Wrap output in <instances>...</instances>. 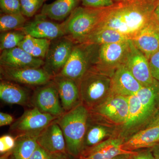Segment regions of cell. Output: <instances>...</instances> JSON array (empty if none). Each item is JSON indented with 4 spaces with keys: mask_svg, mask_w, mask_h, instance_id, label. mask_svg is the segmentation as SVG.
<instances>
[{
    "mask_svg": "<svg viewBox=\"0 0 159 159\" xmlns=\"http://www.w3.org/2000/svg\"><path fill=\"white\" fill-rule=\"evenodd\" d=\"M134 155L135 154H124L117 156L112 159H133Z\"/></svg>",
    "mask_w": 159,
    "mask_h": 159,
    "instance_id": "f35d334b",
    "label": "cell"
},
{
    "mask_svg": "<svg viewBox=\"0 0 159 159\" xmlns=\"http://www.w3.org/2000/svg\"><path fill=\"white\" fill-rule=\"evenodd\" d=\"M89 112V118L92 120L119 128L126 122L128 118V98L111 95Z\"/></svg>",
    "mask_w": 159,
    "mask_h": 159,
    "instance_id": "5b68a950",
    "label": "cell"
},
{
    "mask_svg": "<svg viewBox=\"0 0 159 159\" xmlns=\"http://www.w3.org/2000/svg\"><path fill=\"white\" fill-rule=\"evenodd\" d=\"M129 39L127 36L114 29H103L94 32L81 43L100 45L127 41Z\"/></svg>",
    "mask_w": 159,
    "mask_h": 159,
    "instance_id": "cb8c5ba5",
    "label": "cell"
},
{
    "mask_svg": "<svg viewBox=\"0 0 159 159\" xmlns=\"http://www.w3.org/2000/svg\"><path fill=\"white\" fill-rule=\"evenodd\" d=\"M44 2H45L46 1H47V0H43Z\"/></svg>",
    "mask_w": 159,
    "mask_h": 159,
    "instance_id": "7bdbcfd3",
    "label": "cell"
},
{
    "mask_svg": "<svg viewBox=\"0 0 159 159\" xmlns=\"http://www.w3.org/2000/svg\"><path fill=\"white\" fill-rule=\"evenodd\" d=\"M37 142L39 146L49 153H67L64 136L55 120L39 134Z\"/></svg>",
    "mask_w": 159,
    "mask_h": 159,
    "instance_id": "d6986e66",
    "label": "cell"
},
{
    "mask_svg": "<svg viewBox=\"0 0 159 159\" xmlns=\"http://www.w3.org/2000/svg\"><path fill=\"white\" fill-rule=\"evenodd\" d=\"M89 115L88 109L81 103L55 120L64 136L67 152L71 156H80L83 152Z\"/></svg>",
    "mask_w": 159,
    "mask_h": 159,
    "instance_id": "7a4b0ae2",
    "label": "cell"
},
{
    "mask_svg": "<svg viewBox=\"0 0 159 159\" xmlns=\"http://www.w3.org/2000/svg\"><path fill=\"white\" fill-rule=\"evenodd\" d=\"M80 0H56L51 4H45L40 14L55 20H62L69 17L77 8Z\"/></svg>",
    "mask_w": 159,
    "mask_h": 159,
    "instance_id": "603a6c76",
    "label": "cell"
},
{
    "mask_svg": "<svg viewBox=\"0 0 159 159\" xmlns=\"http://www.w3.org/2000/svg\"><path fill=\"white\" fill-rule=\"evenodd\" d=\"M116 1H118V2H120V1H123V0H116Z\"/></svg>",
    "mask_w": 159,
    "mask_h": 159,
    "instance_id": "b9f144b4",
    "label": "cell"
},
{
    "mask_svg": "<svg viewBox=\"0 0 159 159\" xmlns=\"http://www.w3.org/2000/svg\"><path fill=\"white\" fill-rule=\"evenodd\" d=\"M131 40L148 59L159 50V27L156 21L148 24Z\"/></svg>",
    "mask_w": 159,
    "mask_h": 159,
    "instance_id": "ffe728a7",
    "label": "cell"
},
{
    "mask_svg": "<svg viewBox=\"0 0 159 159\" xmlns=\"http://www.w3.org/2000/svg\"><path fill=\"white\" fill-rule=\"evenodd\" d=\"M159 2L157 0H123L115 3L106 8L102 21L94 32L112 29L131 39L148 24L156 21L154 10Z\"/></svg>",
    "mask_w": 159,
    "mask_h": 159,
    "instance_id": "6da1fadb",
    "label": "cell"
},
{
    "mask_svg": "<svg viewBox=\"0 0 159 159\" xmlns=\"http://www.w3.org/2000/svg\"><path fill=\"white\" fill-rule=\"evenodd\" d=\"M51 44L50 40L36 38L26 35L18 47L33 57L43 59L45 58Z\"/></svg>",
    "mask_w": 159,
    "mask_h": 159,
    "instance_id": "d4e9b609",
    "label": "cell"
},
{
    "mask_svg": "<svg viewBox=\"0 0 159 159\" xmlns=\"http://www.w3.org/2000/svg\"><path fill=\"white\" fill-rule=\"evenodd\" d=\"M31 98L30 92L22 86L12 81L1 79L0 99L2 102L7 104L25 106L31 104Z\"/></svg>",
    "mask_w": 159,
    "mask_h": 159,
    "instance_id": "44dd1931",
    "label": "cell"
},
{
    "mask_svg": "<svg viewBox=\"0 0 159 159\" xmlns=\"http://www.w3.org/2000/svg\"><path fill=\"white\" fill-rule=\"evenodd\" d=\"M14 117L10 114L0 113V126L11 125L15 122Z\"/></svg>",
    "mask_w": 159,
    "mask_h": 159,
    "instance_id": "e575fe53",
    "label": "cell"
},
{
    "mask_svg": "<svg viewBox=\"0 0 159 159\" xmlns=\"http://www.w3.org/2000/svg\"><path fill=\"white\" fill-rule=\"evenodd\" d=\"M106 8L78 7L63 22L66 37L74 43H81L97 30Z\"/></svg>",
    "mask_w": 159,
    "mask_h": 159,
    "instance_id": "3957f363",
    "label": "cell"
},
{
    "mask_svg": "<svg viewBox=\"0 0 159 159\" xmlns=\"http://www.w3.org/2000/svg\"><path fill=\"white\" fill-rule=\"evenodd\" d=\"M123 65L143 86L151 85L155 81L152 75L148 58L131 39Z\"/></svg>",
    "mask_w": 159,
    "mask_h": 159,
    "instance_id": "7c38bea8",
    "label": "cell"
},
{
    "mask_svg": "<svg viewBox=\"0 0 159 159\" xmlns=\"http://www.w3.org/2000/svg\"><path fill=\"white\" fill-rule=\"evenodd\" d=\"M37 138L29 135L16 137V144L12 150L13 159H30L39 146Z\"/></svg>",
    "mask_w": 159,
    "mask_h": 159,
    "instance_id": "484cf974",
    "label": "cell"
},
{
    "mask_svg": "<svg viewBox=\"0 0 159 159\" xmlns=\"http://www.w3.org/2000/svg\"><path fill=\"white\" fill-rule=\"evenodd\" d=\"M124 140L118 136L111 137L98 145L84 151L82 159H112L121 154H136L137 152L123 150Z\"/></svg>",
    "mask_w": 159,
    "mask_h": 159,
    "instance_id": "9a60e30c",
    "label": "cell"
},
{
    "mask_svg": "<svg viewBox=\"0 0 159 159\" xmlns=\"http://www.w3.org/2000/svg\"><path fill=\"white\" fill-rule=\"evenodd\" d=\"M46 18L41 14L36 16L34 19L26 23L20 30L26 35L51 41L65 36L64 22L57 24L46 19Z\"/></svg>",
    "mask_w": 159,
    "mask_h": 159,
    "instance_id": "4fadbf2b",
    "label": "cell"
},
{
    "mask_svg": "<svg viewBox=\"0 0 159 159\" xmlns=\"http://www.w3.org/2000/svg\"><path fill=\"white\" fill-rule=\"evenodd\" d=\"M11 153H12V150L9 152H6L4 156L1 157L0 159H8V157Z\"/></svg>",
    "mask_w": 159,
    "mask_h": 159,
    "instance_id": "60d3db41",
    "label": "cell"
},
{
    "mask_svg": "<svg viewBox=\"0 0 159 159\" xmlns=\"http://www.w3.org/2000/svg\"><path fill=\"white\" fill-rule=\"evenodd\" d=\"M95 45L78 43L74 45L66 63L58 74L78 82L92 66Z\"/></svg>",
    "mask_w": 159,
    "mask_h": 159,
    "instance_id": "ba28073f",
    "label": "cell"
},
{
    "mask_svg": "<svg viewBox=\"0 0 159 159\" xmlns=\"http://www.w3.org/2000/svg\"><path fill=\"white\" fill-rule=\"evenodd\" d=\"M155 159H158L155 158Z\"/></svg>",
    "mask_w": 159,
    "mask_h": 159,
    "instance_id": "f6af8a7d",
    "label": "cell"
},
{
    "mask_svg": "<svg viewBox=\"0 0 159 159\" xmlns=\"http://www.w3.org/2000/svg\"><path fill=\"white\" fill-rule=\"evenodd\" d=\"M159 143L158 116L151 124L137 132L122 144L123 150L134 152L143 148H151Z\"/></svg>",
    "mask_w": 159,
    "mask_h": 159,
    "instance_id": "2e32d148",
    "label": "cell"
},
{
    "mask_svg": "<svg viewBox=\"0 0 159 159\" xmlns=\"http://www.w3.org/2000/svg\"><path fill=\"white\" fill-rule=\"evenodd\" d=\"M21 13L25 17H31L44 2L43 0H20Z\"/></svg>",
    "mask_w": 159,
    "mask_h": 159,
    "instance_id": "f1b7e54d",
    "label": "cell"
},
{
    "mask_svg": "<svg viewBox=\"0 0 159 159\" xmlns=\"http://www.w3.org/2000/svg\"><path fill=\"white\" fill-rule=\"evenodd\" d=\"M158 1H159V0H158Z\"/></svg>",
    "mask_w": 159,
    "mask_h": 159,
    "instance_id": "bcb514c9",
    "label": "cell"
},
{
    "mask_svg": "<svg viewBox=\"0 0 159 159\" xmlns=\"http://www.w3.org/2000/svg\"><path fill=\"white\" fill-rule=\"evenodd\" d=\"M0 7L4 13H21L20 0H0Z\"/></svg>",
    "mask_w": 159,
    "mask_h": 159,
    "instance_id": "f546056e",
    "label": "cell"
},
{
    "mask_svg": "<svg viewBox=\"0 0 159 159\" xmlns=\"http://www.w3.org/2000/svg\"></svg>",
    "mask_w": 159,
    "mask_h": 159,
    "instance_id": "7dc6e473",
    "label": "cell"
},
{
    "mask_svg": "<svg viewBox=\"0 0 159 159\" xmlns=\"http://www.w3.org/2000/svg\"><path fill=\"white\" fill-rule=\"evenodd\" d=\"M53 155L39 145L30 159H51Z\"/></svg>",
    "mask_w": 159,
    "mask_h": 159,
    "instance_id": "836d02e7",
    "label": "cell"
},
{
    "mask_svg": "<svg viewBox=\"0 0 159 159\" xmlns=\"http://www.w3.org/2000/svg\"><path fill=\"white\" fill-rule=\"evenodd\" d=\"M117 135V127L99 123L89 118L84 137V151L111 137L116 136Z\"/></svg>",
    "mask_w": 159,
    "mask_h": 159,
    "instance_id": "7402d4cb",
    "label": "cell"
},
{
    "mask_svg": "<svg viewBox=\"0 0 159 159\" xmlns=\"http://www.w3.org/2000/svg\"><path fill=\"white\" fill-rule=\"evenodd\" d=\"M111 75L90 69L78 83L81 103L93 108L111 95Z\"/></svg>",
    "mask_w": 159,
    "mask_h": 159,
    "instance_id": "277c9868",
    "label": "cell"
},
{
    "mask_svg": "<svg viewBox=\"0 0 159 159\" xmlns=\"http://www.w3.org/2000/svg\"><path fill=\"white\" fill-rule=\"evenodd\" d=\"M57 87L61 102L65 112L81 103L79 87L73 80L62 76H55L52 79Z\"/></svg>",
    "mask_w": 159,
    "mask_h": 159,
    "instance_id": "ac0fdd59",
    "label": "cell"
},
{
    "mask_svg": "<svg viewBox=\"0 0 159 159\" xmlns=\"http://www.w3.org/2000/svg\"><path fill=\"white\" fill-rule=\"evenodd\" d=\"M26 23L25 16L22 13L2 14L0 17V31L6 32L14 30H20Z\"/></svg>",
    "mask_w": 159,
    "mask_h": 159,
    "instance_id": "4316f807",
    "label": "cell"
},
{
    "mask_svg": "<svg viewBox=\"0 0 159 159\" xmlns=\"http://www.w3.org/2000/svg\"><path fill=\"white\" fill-rule=\"evenodd\" d=\"M133 159H155L151 149L138 152L134 155Z\"/></svg>",
    "mask_w": 159,
    "mask_h": 159,
    "instance_id": "d590c367",
    "label": "cell"
},
{
    "mask_svg": "<svg viewBox=\"0 0 159 159\" xmlns=\"http://www.w3.org/2000/svg\"><path fill=\"white\" fill-rule=\"evenodd\" d=\"M143 86L124 65L116 69L111 76V95L129 97L135 95Z\"/></svg>",
    "mask_w": 159,
    "mask_h": 159,
    "instance_id": "5bb4252c",
    "label": "cell"
},
{
    "mask_svg": "<svg viewBox=\"0 0 159 159\" xmlns=\"http://www.w3.org/2000/svg\"><path fill=\"white\" fill-rule=\"evenodd\" d=\"M26 34L18 30L14 31H6L1 34L0 49L1 51L14 48L18 47L25 38Z\"/></svg>",
    "mask_w": 159,
    "mask_h": 159,
    "instance_id": "83f0119b",
    "label": "cell"
},
{
    "mask_svg": "<svg viewBox=\"0 0 159 159\" xmlns=\"http://www.w3.org/2000/svg\"><path fill=\"white\" fill-rule=\"evenodd\" d=\"M129 40L95 45L90 69L112 76L116 69L124 63L129 48Z\"/></svg>",
    "mask_w": 159,
    "mask_h": 159,
    "instance_id": "8992f818",
    "label": "cell"
},
{
    "mask_svg": "<svg viewBox=\"0 0 159 159\" xmlns=\"http://www.w3.org/2000/svg\"><path fill=\"white\" fill-rule=\"evenodd\" d=\"M148 60L152 75L159 82V50L152 54Z\"/></svg>",
    "mask_w": 159,
    "mask_h": 159,
    "instance_id": "1f68e13d",
    "label": "cell"
},
{
    "mask_svg": "<svg viewBox=\"0 0 159 159\" xmlns=\"http://www.w3.org/2000/svg\"><path fill=\"white\" fill-rule=\"evenodd\" d=\"M74 46V43L65 36L51 43L43 68L52 77L57 76L66 63Z\"/></svg>",
    "mask_w": 159,
    "mask_h": 159,
    "instance_id": "30bf717a",
    "label": "cell"
},
{
    "mask_svg": "<svg viewBox=\"0 0 159 159\" xmlns=\"http://www.w3.org/2000/svg\"><path fill=\"white\" fill-rule=\"evenodd\" d=\"M154 15L156 21L159 27V2L154 10Z\"/></svg>",
    "mask_w": 159,
    "mask_h": 159,
    "instance_id": "ab89813d",
    "label": "cell"
},
{
    "mask_svg": "<svg viewBox=\"0 0 159 159\" xmlns=\"http://www.w3.org/2000/svg\"><path fill=\"white\" fill-rule=\"evenodd\" d=\"M57 117L43 112L36 107L26 110L10 125V132L16 137L29 135L38 136Z\"/></svg>",
    "mask_w": 159,
    "mask_h": 159,
    "instance_id": "52a82bcc",
    "label": "cell"
},
{
    "mask_svg": "<svg viewBox=\"0 0 159 159\" xmlns=\"http://www.w3.org/2000/svg\"><path fill=\"white\" fill-rule=\"evenodd\" d=\"M16 139L9 134L4 135L0 138V152L6 153L14 148Z\"/></svg>",
    "mask_w": 159,
    "mask_h": 159,
    "instance_id": "4dcf8cb0",
    "label": "cell"
},
{
    "mask_svg": "<svg viewBox=\"0 0 159 159\" xmlns=\"http://www.w3.org/2000/svg\"><path fill=\"white\" fill-rule=\"evenodd\" d=\"M158 119H159V116H158Z\"/></svg>",
    "mask_w": 159,
    "mask_h": 159,
    "instance_id": "ee69618b",
    "label": "cell"
},
{
    "mask_svg": "<svg viewBox=\"0 0 159 159\" xmlns=\"http://www.w3.org/2000/svg\"><path fill=\"white\" fill-rule=\"evenodd\" d=\"M68 153L53 154L51 159H71L70 158Z\"/></svg>",
    "mask_w": 159,
    "mask_h": 159,
    "instance_id": "8d00e7d4",
    "label": "cell"
},
{
    "mask_svg": "<svg viewBox=\"0 0 159 159\" xmlns=\"http://www.w3.org/2000/svg\"><path fill=\"white\" fill-rule=\"evenodd\" d=\"M1 66L13 68L43 67L44 61L33 57L20 47L4 50L0 56Z\"/></svg>",
    "mask_w": 159,
    "mask_h": 159,
    "instance_id": "e0dca14e",
    "label": "cell"
},
{
    "mask_svg": "<svg viewBox=\"0 0 159 159\" xmlns=\"http://www.w3.org/2000/svg\"><path fill=\"white\" fill-rule=\"evenodd\" d=\"M0 74L1 79L30 86L44 85L53 78L43 67L13 68L1 66Z\"/></svg>",
    "mask_w": 159,
    "mask_h": 159,
    "instance_id": "8fae6325",
    "label": "cell"
},
{
    "mask_svg": "<svg viewBox=\"0 0 159 159\" xmlns=\"http://www.w3.org/2000/svg\"><path fill=\"white\" fill-rule=\"evenodd\" d=\"M31 104L42 112L59 117L65 113L61 102L57 87L51 80L38 87L31 96Z\"/></svg>",
    "mask_w": 159,
    "mask_h": 159,
    "instance_id": "9c48e42d",
    "label": "cell"
},
{
    "mask_svg": "<svg viewBox=\"0 0 159 159\" xmlns=\"http://www.w3.org/2000/svg\"><path fill=\"white\" fill-rule=\"evenodd\" d=\"M83 6L90 8H104L115 4L113 0H80Z\"/></svg>",
    "mask_w": 159,
    "mask_h": 159,
    "instance_id": "d6a6232c",
    "label": "cell"
},
{
    "mask_svg": "<svg viewBox=\"0 0 159 159\" xmlns=\"http://www.w3.org/2000/svg\"><path fill=\"white\" fill-rule=\"evenodd\" d=\"M150 148L155 158L159 159V143Z\"/></svg>",
    "mask_w": 159,
    "mask_h": 159,
    "instance_id": "74e56055",
    "label": "cell"
}]
</instances>
